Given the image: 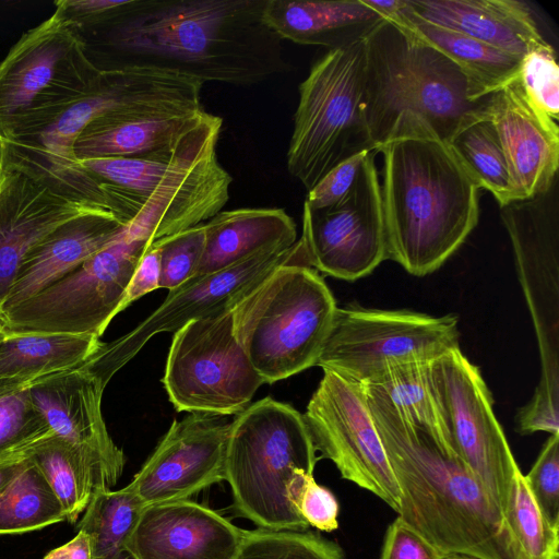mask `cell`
Segmentation results:
<instances>
[{
	"label": "cell",
	"instance_id": "2e32d148",
	"mask_svg": "<svg viewBox=\"0 0 559 559\" xmlns=\"http://www.w3.org/2000/svg\"><path fill=\"white\" fill-rule=\"evenodd\" d=\"M297 262L308 265L301 242L264 249L222 271L194 276L169 290L162 305L127 334L99 347L81 365L106 388L110 379L152 338L175 333L186 323L233 310L274 269ZM309 266V265H308Z\"/></svg>",
	"mask_w": 559,
	"mask_h": 559
},
{
	"label": "cell",
	"instance_id": "603a6c76",
	"mask_svg": "<svg viewBox=\"0 0 559 559\" xmlns=\"http://www.w3.org/2000/svg\"><path fill=\"white\" fill-rule=\"evenodd\" d=\"M222 127V118L209 114L197 128L166 150L134 157L80 160L79 166L104 192L114 215L127 225L162 182L210 140L219 136Z\"/></svg>",
	"mask_w": 559,
	"mask_h": 559
},
{
	"label": "cell",
	"instance_id": "836d02e7",
	"mask_svg": "<svg viewBox=\"0 0 559 559\" xmlns=\"http://www.w3.org/2000/svg\"><path fill=\"white\" fill-rule=\"evenodd\" d=\"M63 521L62 504L27 457L22 471L0 492V535L23 534Z\"/></svg>",
	"mask_w": 559,
	"mask_h": 559
},
{
	"label": "cell",
	"instance_id": "7dc6e473",
	"mask_svg": "<svg viewBox=\"0 0 559 559\" xmlns=\"http://www.w3.org/2000/svg\"><path fill=\"white\" fill-rule=\"evenodd\" d=\"M44 559H93L88 535L78 531L71 540L49 551Z\"/></svg>",
	"mask_w": 559,
	"mask_h": 559
},
{
	"label": "cell",
	"instance_id": "4dcf8cb0",
	"mask_svg": "<svg viewBox=\"0 0 559 559\" xmlns=\"http://www.w3.org/2000/svg\"><path fill=\"white\" fill-rule=\"evenodd\" d=\"M100 343V338L93 335H4L0 338V380L33 382L79 367Z\"/></svg>",
	"mask_w": 559,
	"mask_h": 559
},
{
	"label": "cell",
	"instance_id": "d6986e66",
	"mask_svg": "<svg viewBox=\"0 0 559 559\" xmlns=\"http://www.w3.org/2000/svg\"><path fill=\"white\" fill-rule=\"evenodd\" d=\"M229 425L202 413L175 419L129 484L143 504L189 499L225 480Z\"/></svg>",
	"mask_w": 559,
	"mask_h": 559
},
{
	"label": "cell",
	"instance_id": "b9f144b4",
	"mask_svg": "<svg viewBox=\"0 0 559 559\" xmlns=\"http://www.w3.org/2000/svg\"><path fill=\"white\" fill-rule=\"evenodd\" d=\"M364 151L333 167L308 191L304 205L310 210H324L337 205L352 190L367 154Z\"/></svg>",
	"mask_w": 559,
	"mask_h": 559
},
{
	"label": "cell",
	"instance_id": "ee69618b",
	"mask_svg": "<svg viewBox=\"0 0 559 559\" xmlns=\"http://www.w3.org/2000/svg\"><path fill=\"white\" fill-rule=\"evenodd\" d=\"M441 554L396 518L388 527L380 559H439Z\"/></svg>",
	"mask_w": 559,
	"mask_h": 559
},
{
	"label": "cell",
	"instance_id": "f907efd6",
	"mask_svg": "<svg viewBox=\"0 0 559 559\" xmlns=\"http://www.w3.org/2000/svg\"><path fill=\"white\" fill-rule=\"evenodd\" d=\"M439 559H474L466 556H460V555H441Z\"/></svg>",
	"mask_w": 559,
	"mask_h": 559
},
{
	"label": "cell",
	"instance_id": "83f0119b",
	"mask_svg": "<svg viewBox=\"0 0 559 559\" xmlns=\"http://www.w3.org/2000/svg\"><path fill=\"white\" fill-rule=\"evenodd\" d=\"M205 242L195 276L222 271L257 252L293 246L297 227L285 210L243 207L221 211L204 223Z\"/></svg>",
	"mask_w": 559,
	"mask_h": 559
},
{
	"label": "cell",
	"instance_id": "52a82bcc",
	"mask_svg": "<svg viewBox=\"0 0 559 559\" xmlns=\"http://www.w3.org/2000/svg\"><path fill=\"white\" fill-rule=\"evenodd\" d=\"M557 178L544 192L500 206L534 324L540 378L515 416L525 433L559 431V201Z\"/></svg>",
	"mask_w": 559,
	"mask_h": 559
},
{
	"label": "cell",
	"instance_id": "bcb514c9",
	"mask_svg": "<svg viewBox=\"0 0 559 559\" xmlns=\"http://www.w3.org/2000/svg\"><path fill=\"white\" fill-rule=\"evenodd\" d=\"M157 288H159V250L153 242L136 266L116 313L123 311L133 301Z\"/></svg>",
	"mask_w": 559,
	"mask_h": 559
},
{
	"label": "cell",
	"instance_id": "e575fe53",
	"mask_svg": "<svg viewBox=\"0 0 559 559\" xmlns=\"http://www.w3.org/2000/svg\"><path fill=\"white\" fill-rule=\"evenodd\" d=\"M447 144L477 186L492 193L500 206L515 201L507 159L489 117L465 124Z\"/></svg>",
	"mask_w": 559,
	"mask_h": 559
},
{
	"label": "cell",
	"instance_id": "30bf717a",
	"mask_svg": "<svg viewBox=\"0 0 559 559\" xmlns=\"http://www.w3.org/2000/svg\"><path fill=\"white\" fill-rule=\"evenodd\" d=\"M98 71L82 34L52 13L0 61V138L36 129L82 93Z\"/></svg>",
	"mask_w": 559,
	"mask_h": 559
},
{
	"label": "cell",
	"instance_id": "44dd1931",
	"mask_svg": "<svg viewBox=\"0 0 559 559\" xmlns=\"http://www.w3.org/2000/svg\"><path fill=\"white\" fill-rule=\"evenodd\" d=\"M245 530L189 499L144 507L127 543L131 559H236Z\"/></svg>",
	"mask_w": 559,
	"mask_h": 559
},
{
	"label": "cell",
	"instance_id": "4316f807",
	"mask_svg": "<svg viewBox=\"0 0 559 559\" xmlns=\"http://www.w3.org/2000/svg\"><path fill=\"white\" fill-rule=\"evenodd\" d=\"M383 17L362 0H266L263 20L283 40L338 48L364 36Z\"/></svg>",
	"mask_w": 559,
	"mask_h": 559
},
{
	"label": "cell",
	"instance_id": "7c38bea8",
	"mask_svg": "<svg viewBox=\"0 0 559 559\" xmlns=\"http://www.w3.org/2000/svg\"><path fill=\"white\" fill-rule=\"evenodd\" d=\"M459 319L412 310L337 308L316 366L364 384L386 367L432 361L459 347Z\"/></svg>",
	"mask_w": 559,
	"mask_h": 559
},
{
	"label": "cell",
	"instance_id": "484cf974",
	"mask_svg": "<svg viewBox=\"0 0 559 559\" xmlns=\"http://www.w3.org/2000/svg\"><path fill=\"white\" fill-rule=\"evenodd\" d=\"M421 19L523 58L547 41L531 9L516 0H407Z\"/></svg>",
	"mask_w": 559,
	"mask_h": 559
},
{
	"label": "cell",
	"instance_id": "e0dca14e",
	"mask_svg": "<svg viewBox=\"0 0 559 559\" xmlns=\"http://www.w3.org/2000/svg\"><path fill=\"white\" fill-rule=\"evenodd\" d=\"M302 417L320 457L331 460L342 478L372 492L397 513L400 490L362 385L323 370Z\"/></svg>",
	"mask_w": 559,
	"mask_h": 559
},
{
	"label": "cell",
	"instance_id": "ab89813d",
	"mask_svg": "<svg viewBox=\"0 0 559 559\" xmlns=\"http://www.w3.org/2000/svg\"><path fill=\"white\" fill-rule=\"evenodd\" d=\"M520 84L528 100L554 120L559 118V67L549 43L527 52L521 60Z\"/></svg>",
	"mask_w": 559,
	"mask_h": 559
},
{
	"label": "cell",
	"instance_id": "9a60e30c",
	"mask_svg": "<svg viewBox=\"0 0 559 559\" xmlns=\"http://www.w3.org/2000/svg\"><path fill=\"white\" fill-rule=\"evenodd\" d=\"M430 373L454 456L504 516L521 471L496 418L492 395L479 368L457 347L432 360Z\"/></svg>",
	"mask_w": 559,
	"mask_h": 559
},
{
	"label": "cell",
	"instance_id": "6da1fadb",
	"mask_svg": "<svg viewBox=\"0 0 559 559\" xmlns=\"http://www.w3.org/2000/svg\"><path fill=\"white\" fill-rule=\"evenodd\" d=\"M266 0H126L82 34L98 70L145 68L252 85L290 71L263 20Z\"/></svg>",
	"mask_w": 559,
	"mask_h": 559
},
{
	"label": "cell",
	"instance_id": "d4e9b609",
	"mask_svg": "<svg viewBox=\"0 0 559 559\" xmlns=\"http://www.w3.org/2000/svg\"><path fill=\"white\" fill-rule=\"evenodd\" d=\"M209 112L202 108L124 111L88 123L73 144L75 160L134 157L177 144Z\"/></svg>",
	"mask_w": 559,
	"mask_h": 559
},
{
	"label": "cell",
	"instance_id": "816d5d0a",
	"mask_svg": "<svg viewBox=\"0 0 559 559\" xmlns=\"http://www.w3.org/2000/svg\"><path fill=\"white\" fill-rule=\"evenodd\" d=\"M5 335L4 331H3V325H2V321H1V317H0V338L3 337Z\"/></svg>",
	"mask_w": 559,
	"mask_h": 559
},
{
	"label": "cell",
	"instance_id": "ac0fdd59",
	"mask_svg": "<svg viewBox=\"0 0 559 559\" xmlns=\"http://www.w3.org/2000/svg\"><path fill=\"white\" fill-rule=\"evenodd\" d=\"M300 242L309 266L329 276L356 281L386 260L381 185L369 152L349 193L335 206L304 205Z\"/></svg>",
	"mask_w": 559,
	"mask_h": 559
},
{
	"label": "cell",
	"instance_id": "cb8c5ba5",
	"mask_svg": "<svg viewBox=\"0 0 559 559\" xmlns=\"http://www.w3.org/2000/svg\"><path fill=\"white\" fill-rule=\"evenodd\" d=\"M124 226L111 212L98 211L57 227L24 259L2 311L25 301L75 270L109 245Z\"/></svg>",
	"mask_w": 559,
	"mask_h": 559
},
{
	"label": "cell",
	"instance_id": "60d3db41",
	"mask_svg": "<svg viewBox=\"0 0 559 559\" xmlns=\"http://www.w3.org/2000/svg\"><path fill=\"white\" fill-rule=\"evenodd\" d=\"M524 478L542 514L559 527V433L549 436Z\"/></svg>",
	"mask_w": 559,
	"mask_h": 559
},
{
	"label": "cell",
	"instance_id": "9c48e42d",
	"mask_svg": "<svg viewBox=\"0 0 559 559\" xmlns=\"http://www.w3.org/2000/svg\"><path fill=\"white\" fill-rule=\"evenodd\" d=\"M98 211L112 213L84 170L56 169L0 138V316L31 250L66 222Z\"/></svg>",
	"mask_w": 559,
	"mask_h": 559
},
{
	"label": "cell",
	"instance_id": "c3c4849f",
	"mask_svg": "<svg viewBox=\"0 0 559 559\" xmlns=\"http://www.w3.org/2000/svg\"><path fill=\"white\" fill-rule=\"evenodd\" d=\"M366 5L383 19L396 17L406 5V0H362Z\"/></svg>",
	"mask_w": 559,
	"mask_h": 559
},
{
	"label": "cell",
	"instance_id": "f5cc1de1",
	"mask_svg": "<svg viewBox=\"0 0 559 559\" xmlns=\"http://www.w3.org/2000/svg\"><path fill=\"white\" fill-rule=\"evenodd\" d=\"M559 559V558H558Z\"/></svg>",
	"mask_w": 559,
	"mask_h": 559
},
{
	"label": "cell",
	"instance_id": "f1b7e54d",
	"mask_svg": "<svg viewBox=\"0 0 559 559\" xmlns=\"http://www.w3.org/2000/svg\"><path fill=\"white\" fill-rule=\"evenodd\" d=\"M431 361H408L386 367L361 384L366 399L385 406L400 418L427 432L454 455L430 373Z\"/></svg>",
	"mask_w": 559,
	"mask_h": 559
},
{
	"label": "cell",
	"instance_id": "681fc988",
	"mask_svg": "<svg viewBox=\"0 0 559 559\" xmlns=\"http://www.w3.org/2000/svg\"><path fill=\"white\" fill-rule=\"evenodd\" d=\"M27 459V457H26ZM26 459L9 462L0 465V492L14 479L22 471L26 463Z\"/></svg>",
	"mask_w": 559,
	"mask_h": 559
},
{
	"label": "cell",
	"instance_id": "8992f818",
	"mask_svg": "<svg viewBox=\"0 0 559 559\" xmlns=\"http://www.w3.org/2000/svg\"><path fill=\"white\" fill-rule=\"evenodd\" d=\"M336 309L316 269L284 263L233 309L234 333L264 383H274L317 365Z\"/></svg>",
	"mask_w": 559,
	"mask_h": 559
},
{
	"label": "cell",
	"instance_id": "ffe728a7",
	"mask_svg": "<svg viewBox=\"0 0 559 559\" xmlns=\"http://www.w3.org/2000/svg\"><path fill=\"white\" fill-rule=\"evenodd\" d=\"M105 386L79 366L37 379L29 384L33 403L53 435L90 456L114 487L126 464L102 413Z\"/></svg>",
	"mask_w": 559,
	"mask_h": 559
},
{
	"label": "cell",
	"instance_id": "277c9868",
	"mask_svg": "<svg viewBox=\"0 0 559 559\" xmlns=\"http://www.w3.org/2000/svg\"><path fill=\"white\" fill-rule=\"evenodd\" d=\"M386 259L414 276L438 270L479 217V187L452 148L435 139L381 146Z\"/></svg>",
	"mask_w": 559,
	"mask_h": 559
},
{
	"label": "cell",
	"instance_id": "d6a6232c",
	"mask_svg": "<svg viewBox=\"0 0 559 559\" xmlns=\"http://www.w3.org/2000/svg\"><path fill=\"white\" fill-rule=\"evenodd\" d=\"M144 507L130 485L93 492L78 524L90 537L93 559H131L127 543Z\"/></svg>",
	"mask_w": 559,
	"mask_h": 559
},
{
	"label": "cell",
	"instance_id": "4fadbf2b",
	"mask_svg": "<svg viewBox=\"0 0 559 559\" xmlns=\"http://www.w3.org/2000/svg\"><path fill=\"white\" fill-rule=\"evenodd\" d=\"M202 86L199 81L154 69L99 70L82 93L36 129L5 140L56 169L79 173L73 144L88 123L116 112L202 108Z\"/></svg>",
	"mask_w": 559,
	"mask_h": 559
},
{
	"label": "cell",
	"instance_id": "d590c367",
	"mask_svg": "<svg viewBox=\"0 0 559 559\" xmlns=\"http://www.w3.org/2000/svg\"><path fill=\"white\" fill-rule=\"evenodd\" d=\"M28 381L0 380V465L24 460L53 432L33 403Z\"/></svg>",
	"mask_w": 559,
	"mask_h": 559
},
{
	"label": "cell",
	"instance_id": "5bb4252c",
	"mask_svg": "<svg viewBox=\"0 0 559 559\" xmlns=\"http://www.w3.org/2000/svg\"><path fill=\"white\" fill-rule=\"evenodd\" d=\"M162 382L176 411L217 416L246 409L264 384L235 336L233 310L174 333Z\"/></svg>",
	"mask_w": 559,
	"mask_h": 559
},
{
	"label": "cell",
	"instance_id": "74e56055",
	"mask_svg": "<svg viewBox=\"0 0 559 559\" xmlns=\"http://www.w3.org/2000/svg\"><path fill=\"white\" fill-rule=\"evenodd\" d=\"M236 559H344L333 542L309 532L251 530Z\"/></svg>",
	"mask_w": 559,
	"mask_h": 559
},
{
	"label": "cell",
	"instance_id": "f6af8a7d",
	"mask_svg": "<svg viewBox=\"0 0 559 559\" xmlns=\"http://www.w3.org/2000/svg\"><path fill=\"white\" fill-rule=\"evenodd\" d=\"M126 0H59L55 12L81 34L108 20Z\"/></svg>",
	"mask_w": 559,
	"mask_h": 559
},
{
	"label": "cell",
	"instance_id": "1f68e13d",
	"mask_svg": "<svg viewBox=\"0 0 559 559\" xmlns=\"http://www.w3.org/2000/svg\"><path fill=\"white\" fill-rule=\"evenodd\" d=\"M27 457L47 480L71 524L78 522L95 490L111 489L90 456L55 435L36 445Z\"/></svg>",
	"mask_w": 559,
	"mask_h": 559
},
{
	"label": "cell",
	"instance_id": "7402d4cb",
	"mask_svg": "<svg viewBox=\"0 0 559 559\" xmlns=\"http://www.w3.org/2000/svg\"><path fill=\"white\" fill-rule=\"evenodd\" d=\"M489 118L507 159L515 201L546 191L559 166L557 121L528 100L518 76L492 93Z\"/></svg>",
	"mask_w": 559,
	"mask_h": 559
},
{
	"label": "cell",
	"instance_id": "f35d334b",
	"mask_svg": "<svg viewBox=\"0 0 559 559\" xmlns=\"http://www.w3.org/2000/svg\"><path fill=\"white\" fill-rule=\"evenodd\" d=\"M204 242V223L154 242L159 250V288L174 290L197 275Z\"/></svg>",
	"mask_w": 559,
	"mask_h": 559
},
{
	"label": "cell",
	"instance_id": "8fae6325",
	"mask_svg": "<svg viewBox=\"0 0 559 559\" xmlns=\"http://www.w3.org/2000/svg\"><path fill=\"white\" fill-rule=\"evenodd\" d=\"M147 240L123 229L75 270L1 312L5 335L67 334L99 337L117 316Z\"/></svg>",
	"mask_w": 559,
	"mask_h": 559
},
{
	"label": "cell",
	"instance_id": "f546056e",
	"mask_svg": "<svg viewBox=\"0 0 559 559\" xmlns=\"http://www.w3.org/2000/svg\"><path fill=\"white\" fill-rule=\"evenodd\" d=\"M419 38L438 49L487 94L500 90L519 74L521 57L497 49L463 33L428 22L412 12L407 5L394 19Z\"/></svg>",
	"mask_w": 559,
	"mask_h": 559
},
{
	"label": "cell",
	"instance_id": "7bdbcfd3",
	"mask_svg": "<svg viewBox=\"0 0 559 559\" xmlns=\"http://www.w3.org/2000/svg\"><path fill=\"white\" fill-rule=\"evenodd\" d=\"M338 502L330 489L309 475L297 502V510L309 526L332 532L338 527Z\"/></svg>",
	"mask_w": 559,
	"mask_h": 559
},
{
	"label": "cell",
	"instance_id": "3957f363",
	"mask_svg": "<svg viewBox=\"0 0 559 559\" xmlns=\"http://www.w3.org/2000/svg\"><path fill=\"white\" fill-rule=\"evenodd\" d=\"M362 39L361 112L374 153L401 139L447 143L489 117L492 94L404 24L382 19Z\"/></svg>",
	"mask_w": 559,
	"mask_h": 559
},
{
	"label": "cell",
	"instance_id": "5b68a950",
	"mask_svg": "<svg viewBox=\"0 0 559 559\" xmlns=\"http://www.w3.org/2000/svg\"><path fill=\"white\" fill-rule=\"evenodd\" d=\"M317 449L302 415L292 405L264 397L229 425L225 480L238 514L258 528L304 532L309 525L287 490L300 472L313 474Z\"/></svg>",
	"mask_w": 559,
	"mask_h": 559
},
{
	"label": "cell",
	"instance_id": "8d00e7d4",
	"mask_svg": "<svg viewBox=\"0 0 559 559\" xmlns=\"http://www.w3.org/2000/svg\"><path fill=\"white\" fill-rule=\"evenodd\" d=\"M504 520L527 559L559 558V527L542 514L522 472L512 485Z\"/></svg>",
	"mask_w": 559,
	"mask_h": 559
},
{
	"label": "cell",
	"instance_id": "7a4b0ae2",
	"mask_svg": "<svg viewBox=\"0 0 559 559\" xmlns=\"http://www.w3.org/2000/svg\"><path fill=\"white\" fill-rule=\"evenodd\" d=\"M400 490L399 519L441 555L527 559L478 480L424 430L367 400Z\"/></svg>",
	"mask_w": 559,
	"mask_h": 559
},
{
	"label": "cell",
	"instance_id": "ba28073f",
	"mask_svg": "<svg viewBox=\"0 0 559 559\" xmlns=\"http://www.w3.org/2000/svg\"><path fill=\"white\" fill-rule=\"evenodd\" d=\"M364 60L362 38L329 49L298 87L286 156L289 174L307 191L343 160L373 152L361 112Z\"/></svg>",
	"mask_w": 559,
	"mask_h": 559
}]
</instances>
